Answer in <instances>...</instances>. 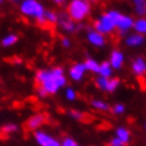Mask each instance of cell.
Returning <instances> with one entry per match:
<instances>
[{
	"mask_svg": "<svg viewBox=\"0 0 146 146\" xmlns=\"http://www.w3.org/2000/svg\"><path fill=\"white\" fill-rule=\"evenodd\" d=\"M134 11L139 17L146 16V0H131Z\"/></svg>",
	"mask_w": 146,
	"mask_h": 146,
	"instance_id": "15",
	"label": "cell"
},
{
	"mask_svg": "<svg viewBox=\"0 0 146 146\" xmlns=\"http://www.w3.org/2000/svg\"><path fill=\"white\" fill-rule=\"evenodd\" d=\"M90 105H92L96 110H99V111H109L110 110V105H109L107 102H104L102 99H93L90 102Z\"/></svg>",
	"mask_w": 146,
	"mask_h": 146,
	"instance_id": "20",
	"label": "cell"
},
{
	"mask_svg": "<svg viewBox=\"0 0 146 146\" xmlns=\"http://www.w3.org/2000/svg\"><path fill=\"white\" fill-rule=\"evenodd\" d=\"M87 41H88L90 45L94 46V47H98V48H100V47H104L105 43H107V38H105V36H103L99 32H97L94 29H90V30L87 31Z\"/></svg>",
	"mask_w": 146,
	"mask_h": 146,
	"instance_id": "8",
	"label": "cell"
},
{
	"mask_svg": "<svg viewBox=\"0 0 146 146\" xmlns=\"http://www.w3.org/2000/svg\"><path fill=\"white\" fill-rule=\"evenodd\" d=\"M110 146H124V144L119 140V139H116V137L114 136V137H113L111 140H110Z\"/></svg>",
	"mask_w": 146,
	"mask_h": 146,
	"instance_id": "30",
	"label": "cell"
},
{
	"mask_svg": "<svg viewBox=\"0 0 146 146\" xmlns=\"http://www.w3.org/2000/svg\"><path fill=\"white\" fill-rule=\"evenodd\" d=\"M125 105H124L123 103H116L114 107L111 108V110H113V113H114L115 115H121V114H124L125 113Z\"/></svg>",
	"mask_w": 146,
	"mask_h": 146,
	"instance_id": "26",
	"label": "cell"
},
{
	"mask_svg": "<svg viewBox=\"0 0 146 146\" xmlns=\"http://www.w3.org/2000/svg\"><path fill=\"white\" fill-rule=\"evenodd\" d=\"M134 21L135 19L130 15H125V14H120L115 23V30L119 31V34L121 36H126L127 32L133 30L134 27Z\"/></svg>",
	"mask_w": 146,
	"mask_h": 146,
	"instance_id": "5",
	"label": "cell"
},
{
	"mask_svg": "<svg viewBox=\"0 0 146 146\" xmlns=\"http://www.w3.org/2000/svg\"><path fill=\"white\" fill-rule=\"evenodd\" d=\"M113 74V68L109 64L108 61H103L99 63V72H98V76L104 78H111Z\"/></svg>",
	"mask_w": 146,
	"mask_h": 146,
	"instance_id": "17",
	"label": "cell"
},
{
	"mask_svg": "<svg viewBox=\"0 0 146 146\" xmlns=\"http://www.w3.org/2000/svg\"><path fill=\"white\" fill-rule=\"evenodd\" d=\"M133 30H135L136 34H140V35H142V36H145L146 37V16L135 19Z\"/></svg>",
	"mask_w": 146,
	"mask_h": 146,
	"instance_id": "16",
	"label": "cell"
},
{
	"mask_svg": "<svg viewBox=\"0 0 146 146\" xmlns=\"http://www.w3.org/2000/svg\"><path fill=\"white\" fill-rule=\"evenodd\" d=\"M61 45H62V47H64V48H68V47L71 46V40L68 37H61Z\"/></svg>",
	"mask_w": 146,
	"mask_h": 146,
	"instance_id": "29",
	"label": "cell"
},
{
	"mask_svg": "<svg viewBox=\"0 0 146 146\" xmlns=\"http://www.w3.org/2000/svg\"><path fill=\"white\" fill-rule=\"evenodd\" d=\"M19 41V36L15 35V34H9V35H5L4 37L1 38V41H0V43H1L3 47H11L14 46L15 43Z\"/></svg>",
	"mask_w": 146,
	"mask_h": 146,
	"instance_id": "18",
	"label": "cell"
},
{
	"mask_svg": "<svg viewBox=\"0 0 146 146\" xmlns=\"http://www.w3.org/2000/svg\"><path fill=\"white\" fill-rule=\"evenodd\" d=\"M64 97L68 102H74L77 99V92L74 90V88H72V87L68 86L64 88Z\"/></svg>",
	"mask_w": 146,
	"mask_h": 146,
	"instance_id": "23",
	"label": "cell"
},
{
	"mask_svg": "<svg viewBox=\"0 0 146 146\" xmlns=\"http://www.w3.org/2000/svg\"><path fill=\"white\" fill-rule=\"evenodd\" d=\"M45 20H46V23H48V24H57L58 14L56 11H53V10H46Z\"/></svg>",
	"mask_w": 146,
	"mask_h": 146,
	"instance_id": "22",
	"label": "cell"
},
{
	"mask_svg": "<svg viewBox=\"0 0 146 146\" xmlns=\"http://www.w3.org/2000/svg\"><path fill=\"white\" fill-rule=\"evenodd\" d=\"M86 72H87V69L84 67V63H82V62H77V63H73L71 66V68H69V71H68V76H69V78H71L72 81L79 82V81H82L83 79Z\"/></svg>",
	"mask_w": 146,
	"mask_h": 146,
	"instance_id": "10",
	"label": "cell"
},
{
	"mask_svg": "<svg viewBox=\"0 0 146 146\" xmlns=\"http://www.w3.org/2000/svg\"><path fill=\"white\" fill-rule=\"evenodd\" d=\"M94 83H96V87L102 92H108V87H109V78H104V77H98L94 79Z\"/></svg>",
	"mask_w": 146,
	"mask_h": 146,
	"instance_id": "21",
	"label": "cell"
},
{
	"mask_svg": "<svg viewBox=\"0 0 146 146\" xmlns=\"http://www.w3.org/2000/svg\"><path fill=\"white\" fill-rule=\"evenodd\" d=\"M19 130V126L16 125V124H14V123H9V124H5L4 126L1 127V131L4 134H14V133H16V131Z\"/></svg>",
	"mask_w": 146,
	"mask_h": 146,
	"instance_id": "24",
	"label": "cell"
},
{
	"mask_svg": "<svg viewBox=\"0 0 146 146\" xmlns=\"http://www.w3.org/2000/svg\"><path fill=\"white\" fill-rule=\"evenodd\" d=\"M45 121H46L45 114L37 113V114L31 115L30 118L26 120V124H25V126H26L27 130L36 131V130H40V127H41L43 124H45Z\"/></svg>",
	"mask_w": 146,
	"mask_h": 146,
	"instance_id": "9",
	"label": "cell"
},
{
	"mask_svg": "<svg viewBox=\"0 0 146 146\" xmlns=\"http://www.w3.org/2000/svg\"><path fill=\"white\" fill-rule=\"evenodd\" d=\"M83 63H84V67H86V69H87L88 72L97 73V74H98V72H99V63H98L97 60L88 57L84 62H83Z\"/></svg>",
	"mask_w": 146,
	"mask_h": 146,
	"instance_id": "19",
	"label": "cell"
},
{
	"mask_svg": "<svg viewBox=\"0 0 146 146\" xmlns=\"http://www.w3.org/2000/svg\"><path fill=\"white\" fill-rule=\"evenodd\" d=\"M109 64L111 66L113 69H120L124 66L125 62V54L123 53V51L120 50H113L110 54H109Z\"/></svg>",
	"mask_w": 146,
	"mask_h": 146,
	"instance_id": "12",
	"label": "cell"
},
{
	"mask_svg": "<svg viewBox=\"0 0 146 146\" xmlns=\"http://www.w3.org/2000/svg\"><path fill=\"white\" fill-rule=\"evenodd\" d=\"M11 1H14V3H19L20 0H11Z\"/></svg>",
	"mask_w": 146,
	"mask_h": 146,
	"instance_id": "32",
	"label": "cell"
},
{
	"mask_svg": "<svg viewBox=\"0 0 146 146\" xmlns=\"http://www.w3.org/2000/svg\"><path fill=\"white\" fill-rule=\"evenodd\" d=\"M131 72L134 73V76L136 77H144L146 74V60L141 56H137L134 58V61L131 62Z\"/></svg>",
	"mask_w": 146,
	"mask_h": 146,
	"instance_id": "11",
	"label": "cell"
},
{
	"mask_svg": "<svg viewBox=\"0 0 146 146\" xmlns=\"http://www.w3.org/2000/svg\"><path fill=\"white\" fill-rule=\"evenodd\" d=\"M35 141L40 146H61V141H58L56 137L51 134L42 130H36L34 133Z\"/></svg>",
	"mask_w": 146,
	"mask_h": 146,
	"instance_id": "7",
	"label": "cell"
},
{
	"mask_svg": "<svg viewBox=\"0 0 146 146\" xmlns=\"http://www.w3.org/2000/svg\"><path fill=\"white\" fill-rule=\"evenodd\" d=\"M92 5L89 0H71L67 5V13L69 17L76 23H82L89 16Z\"/></svg>",
	"mask_w": 146,
	"mask_h": 146,
	"instance_id": "3",
	"label": "cell"
},
{
	"mask_svg": "<svg viewBox=\"0 0 146 146\" xmlns=\"http://www.w3.org/2000/svg\"><path fill=\"white\" fill-rule=\"evenodd\" d=\"M120 86V81L118 78H109V87H108V93H113L118 89Z\"/></svg>",
	"mask_w": 146,
	"mask_h": 146,
	"instance_id": "25",
	"label": "cell"
},
{
	"mask_svg": "<svg viewBox=\"0 0 146 146\" xmlns=\"http://www.w3.org/2000/svg\"><path fill=\"white\" fill-rule=\"evenodd\" d=\"M69 116L74 120H82L83 119V113L79 110H71L69 111Z\"/></svg>",
	"mask_w": 146,
	"mask_h": 146,
	"instance_id": "28",
	"label": "cell"
},
{
	"mask_svg": "<svg viewBox=\"0 0 146 146\" xmlns=\"http://www.w3.org/2000/svg\"><path fill=\"white\" fill-rule=\"evenodd\" d=\"M52 1L58 6H62V5H64L66 3H67V0H52Z\"/></svg>",
	"mask_w": 146,
	"mask_h": 146,
	"instance_id": "31",
	"label": "cell"
},
{
	"mask_svg": "<svg viewBox=\"0 0 146 146\" xmlns=\"http://www.w3.org/2000/svg\"><path fill=\"white\" fill-rule=\"evenodd\" d=\"M35 82L38 88L45 90L47 96H53L67 84V78L64 74V69L62 67L42 68L35 73Z\"/></svg>",
	"mask_w": 146,
	"mask_h": 146,
	"instance_id": "1",
	"label": "cell"
},
{
	"mask_svg": "<svg viewBox=\"0 0 146 146\" xmlns=\"http://www.w3.org/2000/svg\"><path fill=\"white\" fill-rule=\"evenodd\" d=\"M61 146H81V145H79L74 139H72L69 136H66L63 140L61 141Z\"/></svg>",
	"mask_w": 146,
	"mask_h": 146,
	"instance_id": "27",
	"label": "cell"
},
{
	"mask_svg": "<svg viewBox=\"0 0 146 146\" xmlns=\"http://www.w3.org/2000/svg\"><path fill=\"white\" fill-rule=\"evenodd\" d=\"M146 38L145 36H142L140 34H136V32H133V34H127L125 36V45L130 48H137V47H141L145 43Z\"/></svg>",
	"mask_w": 146,
	"mask_h": 146,
	"instance_id": "13",
	"label": "cell"
},
{
	"mask_svg": "<svg viewBox=\"0 0 146 146\" xmlns=\"http://www.w3.org/2000/svg\"><path fill=\"white\" fill-rule=\"evenodd\" d=\"M93 29L103 36H107L113 34V31L115 30V23L105 13V14H102L98 19H96V21L93 23Z\"/></svg>",
	"mask_w": 146,
	"mask_h": 146,
	"instance_id": "4",
	"label": "cell"
},
{
	"mask_svg": "<svg viewBox=\"0 0 146 146\" xmlns=\"http://www.w3.org/2000/svg\"><path fill=\"white\" fill-rule=\"evenodd\" d=\"M21 1H23V0H21Z\"/></svg>",
	"mask_w": 146,
	"mask_h": 146,
	"instance_id": "35",
	"label": "cell"
},
{
	"mask_svg": "<svg viewBox=\"0 0 146 146\" xmlns=\"http://www.w3.org/2000/svg\"><path fill=\"white\" fill-rule=\"evenodd\" d=\"M20 13L25 17H32L40 25H45L46 9L38 0H23L20 3Z\"/></svg>",
	"mask_w": 146,
	"mask_h": 146,
	"instance_id": "2",
	"label": "cell"
},
{
	"mask_svg": "<svg viewBox=\"0 0 146 146\" xmlns=\"http://www.w3.org/2000/svg\"><path fill=\"white\" fill-rule=\"evenodd\" d=\"M1 3H3V0H0V4H1Z\"/></svg>",
	"mask_w": 146,
	"mask_h": 146,
	"instance_id": "33",
	"label": "cell"
},
{
	"mask_svg": "<svg viewBox=\"0 0 146 146\" xmlns=\"http://www.w3.org/2000/svg\"><path fill=\"white\" fill-rule=\"evenodd\" d=\"M145 129H146V124H145Z\"/></svg>",
	"mask_w": 146,
	"mask_h": 146,
	"instance_id": "34",
	"label": "cell"
},
{
	"mask_svg": "<svg viewBox=\"0 0 146 146\" xmlns=\"http://www.w3.org/2000/svg\"><path fill=\"white\" fill-rule=\"evenodd\" d=\"M57 24H58V26H60V29L62 31L68 32V34H72V32H76L78 30L77 23H76V21H73L66 11L58 14Z\"/></svg>",
	"mask_w": 146,
	"mask_h": 146,
	"instance_id": "6",
	"label": "cell"
},
{
	"mask_svg": "<svg viewBox=\"0 0 146 146\" xmlns=\"http://www.w3.org/2000/svg\"><path fill=\"white\" fill-rule=\"evenodd\" d=\"M115 137L119 139V140L125 145L130 141L131 134H130L129 129H126V127H124V126H119V127H116V130H115Z\"/></svg>",
	"mask_w": 146,
	"mask_h": 146,
	"instance_id": "14",
	"label": "cell"
}]
</instances>
